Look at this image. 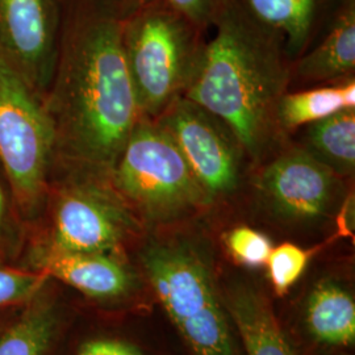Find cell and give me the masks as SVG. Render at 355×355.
Instances as JSON below:
<instances>
[{"instance_id":"obj_1","label":"cell","mask_w":355,"mask_h":355,"mask_svg":"<svg viewBox=\"0 0 355 355\" xmlns=\"http://www.w3.org/2000/svg\"><path fill=\"white\" fill-rule=\"evenodd\" d=\"M214 37L204 40L195 76L183 94L233 132L254 167L288 139L277 111L288 91L292 62L279 38L229 0L218 13Z\"/></svg>"},{"instance_id":"obj_2","label":"cell","mask_w":355,"mask_h":355,"mask_svg":"<svg viewBox=\"0 0 355 355\" xmlns=\"http://www.w3.org/2000/svg\"><path fill=\"white\" fill-rule=\"evenodd\" d=\"M123 23L110 0L80 12L69 36L58 89L60 123L73 157L108 175L140 120Z\"/></svg>"},{"instance_id":"obj_3","label":"cell","mask_w":355,"mask_h":355,"mask_svg":"<svg viewBox=\"0 0 355 355\" xmlns=\"http://www.w3.org/2000/svg\"><path fill=\"white\" fill-rule=\"evenodd\" d=\"M203 37L165 0H153L124 17V53L140 119L157 120L183 96L199 64Z\"/></svg>"},{"instance_id":"obj_4","label":"cell","mask_w":355,"mask_h":355,"mask_svg":"<svg viewBox=\"0 0 355 355\" xmlns=\"http://www.w3.org/2000/svg\"><path fill=\"white\" fill-rule=\"evenodd\" d=\"M141 263L159 302L195 355H236L207 255L189 237L153 239Z\"/></svg>"},{"instance_id":"obj_5","label":"cell","mask_w":355,"mask_h":355,"mask_svg":"<svg viewBox=\"0 0 355 355\" xmlns=\"http://www.w3.org/2000/svg\"><path fill=\"white\" fill-rule=\"evenodd\" d=\"M110 177L148 225L174 224L208 207L175 142L154 120L137 121Z\"/></svg>"},{"instance_id":"obj_6","label":"cell","mask_w":355,"mask_h":355,"mask_svg":"<svg viewBox=\"0 0 355 355\" xmlns=\"http://www.w3.org/2000/svg\"><path fill=\"white\" fill-rule=\"evenodd\" d=\"M346 179L290 139L263 162L255 166L249 184L262 209L283 225L316 227L343 215L353 195H345Z\"/></svg>"},{"instance_id":"obj_7","label":"cell","mask_w":355,"mask_h":355,"mask_svg":"<svg viewBox=\"0 0 355 355\" xmlns=\"http://www.w3.org/2000/svg\"><path fill=\"white\" fill-rule=\"evenodd\" d=\"M184 157L208 207L233 198L249 183L254 166L223 121L180 96L157 120Z\"/></svg>"},{"instance_id":"obj_8","label":"cell","mask_w":355,"mask_h":355,"mask_svg":"<svg viewBox=\"0 0 355 355\" xmlns=\"http://www.w3.org/2000/svg\"><path fill=\"white\" fill-rule=\"evenodd\" d=\"M54 141L51 117L0 51V161L20 202L37 200Z\"/></svg>"},{"instance_id":"obj_9","label":"cell","mask_w":355,"mask_h":355,"mask_svg":"<svg viewBox=\"0 0 355 355\" xmlns=\"http://www.w3.org/2000/svg\"><path fill=\"white\" fill-rule=\"evenodd\" d=\"M137 229L136 217L120 195L92 184L74 186L64 191L57 205L51 246L112 255Z\"/></svg>"},{"instance_id":"obj_10","label":"cell","mask_w":355,"mask_h":355,"mask_svg":"<svg viewBox=\"0 0 355 355\" xmlns=\"http://www.w3.org/2000/svg\"><path fill=\"white\" fill-rule=\"evenodd\" d=\"M343 0H239L259 26L279 38L295 62L308 51Z\"/></svg>"},{"instance_id":"obj_11","label":"cell","mask_w":355,"mask_h":355,"mask_svg":"<svg viewBox=\"0 0 355 355\" xmlns=\"http://www.w3.org/2000/svg\"><path fill=\"white\" fill-rule=\"evenodd\" d=\"M35 265L48 278L94 299H117L133 286L130 272L108 254L71 253L48 246L35 254Z\"/></svg>"},{"instance_id":"obj_12","label":"cell","mask_w":355,"mask_h":355,"mask_svg":"<svg viewBox=\"0 0 355 355\" xmlns=\"http://www.w3.org/2000/svg\"><path fill=\"white\" fill-rule=\"evenodd\" d=\"M354 73L355 0H343L324 37L292 64V79L305 85L345 82L354 78Z\"/></svg>"},{"instance_id":"obj_13","label":"cell","mask_w":355,"mask_h":355,"mask_svg":"<svg viewBox=\"0 0 355 355\" xmlns=\"http://www.w3.org/2000/svg\"><path fill=\"white\" fill-rule=\"evenodd\" d=\"M51 0H0V42L28 67L40 66L51 51Z\"/></svg>"},{"instance_id":"obj_14","label":"cell","mask_w":355,"mask_h":355,"mask_svg":"<svg viewBox=\"0 0 355 355\" xmlns=\"http://www.w3.org/2000/svg\"><path fill=\"white\" fill-rule=\"evenodd\" d=\"M229 316L246 355H295L266 297L250 286H236L227 295Z\"/></svg>"},{"instance_id":"obj_15","label":"cell","mask_w":355,"mask_h":355,"mask_svg":"<svg viewBox=\"0 0 355 355\" xmlns=\"http://www.w3.org/2000/svg\"><path fill=\"white\" fill-rule=\"evenodd\" d=\"M304 322L309 336L321 345L350 346L355 340V303L341 284L318 282L305 304Z\"/></svg>"},{"instance_id":"obj_16","label":"cell","mask_w":355,"mask_h":355,"mask_svg":"<svg viewBox=\"0 0 355 355\" xmlns=\"http://www.w3.org/2000/svg\"><path fill=\"white\" fill-rule=\"evenodd\" d=\"M290 140L346 180L355 173V110H343L300 128ZM293 133V135H295Z\"/></svg>"},{"instance_id":"obj_17","label":"cell","mask_w":355,"mask_h":355,"mask_svg":"<svg viewBox=\"0 0 355 355\" xmlns=\"http://www.w3.org/2000/svg\"><path fill=\"white\" fill-rule=\"evenodd\" d=\"M42 291L28 302L21 316L0 333V355H48L57 333L54 303Z\"/></svg>"},{"instance_id":"obj_18","label":"cell","mask_w":355,"mask_h":355,"mask_svg":"<svg viewBox=\"0 0 355 355\" xmlns=\"http://www.w3.org/2000/svg\"><path fill=\"white\" fill-rule=\"evenodd\" d=\"M346 110L343 82L337 86L318 87L300 92H286L280 99L277 120L280 132L290 139L300 128L312 124L330 114Z\"/></svg>"},{"instance_id":"obj_19","label":"cell","mask_w":355,"mask_h":355,"mask_svg":"<svg viewBox=\"0 0 355 355\" xmlns=\"http://www.w3.org/2000/svg\"><path fill=\"white\" fill-rule=\"evenodd\" d=\"M312 250L292 242H283L272 248L266 265L274 291L284 295L302 278L309 263Z\"/></svg>"},{"instance_id":"obj_20","label":"cell","mask_w":355,"mask_h":355,"mask_svg":"<svg viewBox=\"0 0 355 355\" xmlns=\"http://www.w3.org/2000/svg\"><path fill=\"white\" fill-rule=\"evenodd\" d=\"M225 246L236 262L252 268L265 266L274 248L265 233L248 225L230 229L225 234Z\"/></svg>"},{"instance_id":"obj_21","label":"cell","mask_w":355,"mask_h":355,"mask_svg":"<svg viewBox=\"0 0 355 355\" xmlns=\"http://www.w3.org/2000/svg\"><path fill=\"white\" fill-rule=\"evenodd\" d=\"M48 277L0 265V308L28 303L44 290Z\"/></svg>"},{"instance_id":"obj_22","label":"cell","mask_w":355,"mask_h":355,"mask_svg":"<svg viewBox=\"0 0 355 355\" xmlns=\"http://www.w3.org/2000/svg\"><path fill=\"white\" fill-rule=\"evenodd\" d=\"M199 31L205 33L229 0H165Z\"/></svg>"},{"instance_id":"obj_23","label":"cell","mask_w":355,"mask_h":355,"mask_svg":"<svg viewBox=\"0 0 355 355\" xmlns=\"http://www.w3.org/2000/svg\"><path fill=\"white\" fill-rule=\"evenodd\" d=\"M78 355H142L140 350L133 343L111 340V338H99L91 340L83 343L79 349Z\"/></svg>"},{"instance_id":"obj_24","label":"cell","mask_w":355,"mask_h":355,"mask_svg":"<svg viewBox=\"0 0 355 355\" xmlns=\"http://www.w3.org/2000/svg\"><path fill=\"white\" fill-rule=\"evenodd\" d=\"M112 3L117 12L120 13L123 17H127L130 13L137 11L141 7L146 6L153 0H110Z\"/></svg>"},{"instance_id":"obj_25","label":"cell","mask_w":355,"mask_h":355,"mask_svg":"<svg viewBox=\"0 0 355 355\" xmlns=\"http://www.w3.org/2000/svg\"><path fill=\"white\" fill-rule=\"evenodd\" d=\"M3 212H4V198H3V192L0 189V223H1V218H3Z\"/></svg>"}]
</instances>
